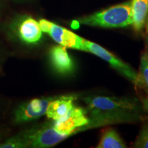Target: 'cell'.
<instances>
[{
	"mask_svg": "<svg viewBox=\"0 0 148 148\" xmlns=\"http://www.w3.org/2000/svg\"><path fill=\"white\" fill-rule=\"evenodd\" d=\"M126 144L118 132L112 127L105 128L101 132L99 143L96 148H125Z\"/></svg>",
	"mask_w": 148,
	"mask_h": 148,
	"instance_id": "cell-13",
	"label": "cell"
},
{
	"mask_svg": "<svg viewBox=\"0 0 148 148\" xmlns=\"http://www.w3.org/2000/svg\"><path fill=\"white\" fill-rule=\"evenodd\" d=\"M74 95H63L56 97L48 105L46 115L53 121L60 119L65 116L73 108L74 101L76 100Z\"/></svg>",
	"mask_w": 148,
	"mask_h": 148,
	"instance_id": "cell-10",
	"label": "cell"
},
{
	"mask_svg": "<svg viewBox=\"0 0 148 148\" xmlns=\"http://www.w3.org/2000/svg\"><path fill=\"white\" fill-rule=\"evenodd\" d=\"M133 147L148 148V121H144L137 138L133 143Z\"/></svg>",
	"mask_w": 148,
	"mask_h": 148,
	"instance_id": "cell-15",
	"label": "cell"
},
{
	"mask_svg": "<svg viewBox=\"0 0 148 148\" xmlns=\"http://www.w3.org/2000/svg\"><path fill=\"white\" fill-rule=\"evenodd\" d=\"M49 58L52 67L61 75H69L75 69L73 61L63 46H53L49 50Z\"/></svg>",
	"mask_w": 148,
	"mask_h": 148,
	"instance_id": "cell-8",
	"label": "cell"
},
{
	"mask_svg": "<svg viewBox=\"0 0 148 148\" xmlns=\"http://www.w3.org/2000/svg\"><path fill=\"white\" fill-rule=\"evenodd\" d=\"M38 24L42 32L49 34L59 45L66 48L87 52L85 45L86 39L75 33L44 18L40 19Z\"/></svg>",
	"mask_w": 148,
	"mask_h": 148,
	"instance_id": "cell-3",
	"label": "cell"
},
{
	"mask_svg": "<svg viewBox=\"0 0 148 148\" xmlns=\"http://www.w3.org/2000/svg\"><path fill=\"white\" fill-rule=\"evenodd\" d=\"M79 24L107 28L124 27L132 25L131 1L114 5L105 10L79 18Z\"/></svg>",
	"mask_w": 148,
	"mask_h": 148,
	"instance_id": "cell-2",
	"label": "cell"
},
{
	"mask_svg": "<svg viewBox=\"0 0 148 148\" xmlns=\"http://www.w3.org/2000/svg\"><path fill=\"white\" fill-rule=\"evenodd\" d=\"M145 30H146V32L148 34V15H147V20H146V22H145Z\"/></svg>",
	"mask_w": 148,
	"mask_h": 148,
	"instance_id": "cell-16",
	"label": "cell"
},
{
	"mask_svg": "<svg viewBox=\"0 0 148 148\" xmlns=\"http://www.w3.org/2000/svg\"><path fill=\"white\" fill-rule=\"evenodd\" d=\"M90 118L88 110L81 107H75L60 119L52 122L57 132L69 136L90 128Z\"/></svg>",
	"mask_w": 148,
	"mask_h": 148,
	"instance_id": "cell-4",
	"label": "cell"
},
{
	"mask_svg": "<svg viewBox=\"0 0 148 148\" xmlns=\"http://www.w3.org/2000/svg\"><path fill=\"white\" fill-rule=\"evenodd\" d=\"M147 46H148V35H147Z\"/></svg>",
	"mask_w": 148,
	"mask_h": 148,
	"instance_id": "cell-17",
	"label": "cell"
},
{
	"mask_svg": "<svg viewBox=\"0 0 148 148\" xmlns=\"http://www.w3.org/2000/svg\"><path fill=\"white\" fill-rule=\"evenodd\" d=\"M55 97L34 99L18 106L14 113V122L23 123L32 121L46 114L48 105Z\"/></svg>",
	"mask_w": 148,
	"mask_h": 148,
	"instance_id": "cell-7",
	"label": "cell"
},
{
	"mask_svg": "<svg viewBox=\"0 0 148 148\" xmlns=\"http://www.w3.org/2000/svg\"><path fill=\"white\" fill-rule=\"evenodd\" d=\"M138 82L136 87L143 92L141 105L143 110L148 112V51L145 50L140 56Z\"/></svg>",
	"mask_w": 148,
	"mask_h": 148,
	"instance_id": "cell-11",
	"label": "cell"
},
{
	"mask_svg": "<svg viewBox=\"0 0 148 148\" xmlns=\"http://www.w3.org/2000/svg\"><path fill=\"white\" fill-rule=\"evenodd\" d=\"M85 45L87 52L91 53L105 60L113 69L121 73L123 76L128 79L130 82L134 84L135 86L137 85L139 79L138 73L130 64L125 63L121 59L114 56L113 53L95 42L86 40Z\"/></svg>",
	"mask_w": 148,
	"mask_h": 148,
	"instance_id": "cell-6",
	"label": "cell"
},
{
	"mask_svg": "<svg viewBox=\"0 0 148 148\" xmlns=\"http://www.w3.org/2000/svg\"><path fill=\"white\" fill-rule=\"evenodd\" d=\"M84 100L90 114L92 127L138 121L143 110L140 101L132 98L96 96Z\"/></svg>",
	"mask_w": 148,
	"mask_h": 148,
	"instance_id": "cell-1",
	"label": "cell"
},
{
	"mask_svg": "<svg viewBox=\"0 0 148 148\" xmlns=\"http://www.w3.org/2000/svg\"><path fill=\"white\" fill-rule=\"evenodd\" d=\"M27 143V147L47 148L56 145L68 138L53 128L52 123L38 127H34L23 133Z\"/></svg>",
	"mask_w": 148,
	"mask_h": 148,
	"instance_id": "cell-5",
	"label": "cell"
},
{
	"mask_svg": "<svg viewBox=\"0 0 148 148\" xmlns=\"http://www.w3.org/2000/svg\"><path fill=\"white\" fill-rule=\"evenodd\" d=\"M27 147V143L23 134L12 136L4 143L0 144V148H24Z\"/></svg>",
	"mask_w": 148,
	"mask_h": 148,
	"instance_id": "cell-14",
	"label": "cell"
},
{
	"mask_svg": "<svg viewBox=\"0 0 148 148\" xmlns=\"http://www.w3.org/2000/svg\"><path fill=\"white\" fill-rule=\"evenodd\" d=\"M18 36L27 44H35L42 38V30L38 22L30 16L23 18L17 27Z\"/></svg>",
	"mask_w": 148,
	"mask_h": 148,
	"instance_id": "cell-9",
	"label": "cell"
},
{
	"mask_svg": "<svg viewBox=\"0 0 148 148\" xmlns=\"http://www.w3.org/2000/svg\"><path fill=\"white\" fill-rule=\"evenodd\" d=\"M132 27L136 32L141 31L145 26L148 15V0H132Z\"/></svg>",
	"mask_w": 148,
	"mask_h": 148,
	"instance_id": "cell-12",
	"label": "cell"
}]
</instances>
